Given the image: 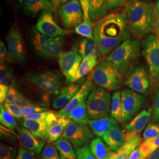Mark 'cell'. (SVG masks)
Returning a JSON list of instances; mask_svg holds the SVG:
<instances>
[{
	"label": "cell",
	"mask_w": 159,
	"mask_h": 159,
	"mask_svg": "<svg viewBox=\"0 0 159 159\" xmlns=\"http://www.w3.org/2000/svg\"><path fill=\"white\" fill-rule=\"evenodd\" d=\"M131 35L124 9L104 16L93 28V35L101 56L113 51Z\"/></svg>",
	"instance_id": "6da1fadb"
},
{
	"label": "cell",
	"mask_w": 159,
	"mask_h": 159,
	"mask_svg": "<svg viewBox=\"0 0 159 159\" xmlns=\"http://www.w3.org/2000/svg\"><path fill=\"white\" fill-rule=\"evenodd\" d=\"M131 33L140 38L153 32L156 21L154 6L142 0H131L124 8Z\"/></svg>",
	"instance_id": "7a4b0ae2"
},
{
	"label": "cell",
	"mask_w": 159,
	"mask_h": 159,
	"mask_svg": "<svg viewBox=\"0 0 159 159\" xmlns=\"http://www.w3.org/2000/svg\"><path fill=\"white\" fill-rule=\"evenodd\" d=\"M142 48V43L139 38L130 37L111 51L106 60L112 63L123 75L140 57Z\"/></svg>",
	"instance_id": "3957f363"
},
{
	"label": "cell",
	"mask_w": 159,
	"mask_h": 159,
	"mask_svg": "<svg viewBox=\"0 0 159 159\" xmlns=\"http://www.w3.org/2000/svg\"><path fill=\"white\" fill-rule=\"evenodd\" d=\"M30 38L33 50L39 57L52 59L58 57L62 52L64 37L51 38L40 33L35 27H32Z\"/></svg>",
	"instance_id": "277c9868"
},
{
	"label": "cell",
	"mask_w": 159,
	"mask_h": 159,
	"mask_svg": "<svg viewBox=\"0 0 159 159\" xmlns=\"http://www.w3.org/2000/svg\"><path fill=\"white\" fill-rule=\"evenodd\" d=\"M91 77L96 84L104 89L116 90L121 85L122 74L112 63L106 59L97 64Z\"/></svg>",
	"instance_id": "5b68a950"
},
{
	"label": "cell",
	"mask_w": 159,
	"mask_h": 159,
	"mask_svg": "<svg viewBox=\"0 0 159 159\" xmlns=\"http://www.w3.org/2000/svg\"><path fill=\"white\" fill-rule=\"evenodd\" d=\"M110 94L100 87H96L87 100V108L90 120L99 119L108 117L111 105Z\"/></svg>",
	"instance_id": "8992f818"
},
{
	"label": "cell",
	"mask_w": 159,
	"mask_h": 159,
	"mask_svg": "<svg viewBox=\"0 0 159 159\" xmlns=\"http://www.w3.org/2000/svg\"><path fill=\"white\" fill-rule=\"evenodd\" d=\"M24 79L55 96L58 94L62 84L60 73L57 70L49 69L31 71L24 75Z\"/></svg>",
	"instance_id": "52a82bcc"
},
{
	"label": "cell",
	"mask_w": 159,
	"mask_h": 159,
	"mask_svg": "<svg viewBox=\"0 0 159 159\" xmlns=\"http://www.w3.org/2000/svg\"><path fill=\"white\" fill-rule=\"evenodd\" d=\"M8 50L7 62L23 64L27 61V52L23 34L16 27H12L6 37Z\"/></svg>",
	"instance_id": "ba28073f"
},
{
	"label": "cell",
	"mask_w": 159,
	"mask_h": 159,
	"mask_svg": "<svg viewBox=\"0 0 159 159\" xmlns=\"http://www.w3.org/2000/svg\"><path fill=\"white\" fill-rule=\"evenodd\" d=\"M142 51L152 82L157 83L159 81V40L154 35L149 34L143 39Z\"/></svg>",
	"instance_id": "9c48e42d"
},
{
	"label": "cell",
	"mask_w": 159,
	"mask_h": 159,
	"mask_svg": "<svg viewBox=\"0 0 159 159\" xmlns=\"http://www.w3.org/2000/svg\"><path fill=\"white\" fill-rule=\"evenodd\" d=\"M121 122L125 123L133 119L144 106V96L132 90L125 89L121 92Z\"/></svg>",
	"instance_id": "30bf717a"
},
{
	"label": "cell",
	"mask_w": 159,
	"mask_h": 159,
	"mask_svg": "<svg viewBox=\"0 0 159 159\" xmlns=\"http://www.w3.org/2000/svg\"><path fill=\"white\" fill-rule=\"evenodd\" d=\"M125 84L132 90L148 96L150 88V75L144 64H139L131 68L127 75Z\"/></svg>",
	"instance_id": "8fae6325"
},
{
	"label": "cell",
	"mask_w": 159,
	"mask_h": 159,
	"mask_svg": "<svg viewBox=\"0 0 159 159\" xmlns=\"http://www.w3.org/2000/svg\"><path fill=\"white\" fill-rule=\"evenodd\" d=\"M58 58L61 72L67 82L73 83L83 60L79 51V47L74 46L70 50L61 52Z\"/></svg>",
	"instance_id": "7c38bea8"
},
{
	"label": "cell",
	"mask_w": 159,
	"mask_h": 159,
	"mask_svg": "<svg viewBox=\"0 0 159 159\" xmlns=\"http://www.w3.org/2000/svg\"><path fill=\"white\" fill-rule=\"evenodd\" d=\"M58 16L66 29H75L83 21V10L79 0H72L62 4Z\"/></svg>",
	"instance_id": "4fadbf2b"
},
{
	"label": "cell",
	"mask_w": 159,
	"mask_h": 159,
	"mask_svg": "<svg viewBox=\"0 0 159 159\" xmlns=\"http://www.w3.org/2000/svg\"><path fill=\"white\" fill-rule=\"evenodd\" d=\"M52 12L50 10L41 12L35 29L40 33L51 38L64 37L71 33V31L60 27L55 21Z\"/></svg>",
	"instance_id": "5bb4252c"
},
{
	"label": "cell",
	"mask_w": 159,
	"mask_h": 159,
	"mask_svg": "<svg viewBox=\"0 0 159 159\" xmlns=\"http://www.w3.org/2000/svg\"><path fill=\"white\" fill-rule=\"evenodd\" d=\"M61 137L66 138L76 148L87 145L93 134L87 125H80L70 120Z\"/></svg>",
	"instance_id": "9a60e30c"
},
{
	"label": "cell",
	"mask_w": 159,
	"mask_h": 159,
	"mask_svg": "<svg viewBox=\"0 0 159 159\" xmlns=\"http://www.w3.org/2000/svg\"><path fill=\"white\" fill-rule=\"evenodd\" d=\"M93 82L91 75L85 81L79 90L76 93L70 102L64 107L61 109L58 113L60 117H67L68 114L75 107L78 106L81 102L85 101L88 98L93 89Z\"/></svg>",
	"instance_id": "2e32d148"
},
{
	"label": "cell",
	"mask_w": 159,
	"mask_h": 159,
	"mask_svg": "<svg viewBox=\"0 0 159 159\" xmlns=\"http://www.w3.org/2000/svg\"><path fill=\"white\" fill-rule=\"evenodd\" d=\"M16 130L19 134L20 142L23 148L36 154L40 153L42 152L45 144L44 140L35 136L24 126L18 125Z\"/></svg>",
	"instance_id": "e0dca14e"
},
{
	"label": "cell",
	"mask_w": 159,
	"mask_h": 159,
	"mask_svg": "<svg viewBox=\"0 0 159 159\" xmlns=\"http://www.w3.org/2000/svg\"><path fill=\"white\" fill-rule=\"evenodd\" d=\"M83 84V80H80L62 87L58 94L53 100L52 107L60 110L64 108L70 102L76 93L79 90Z\"/></svg>",
	"instance_id": "ac0fdd59"
},
{
	"label": "cell",
	"mask_w": 159,
	"mask_h": 159,
	"mask_svg": "<svg viewBox=\"0 0 159 159\" xmlns=\"http://www.w3.org/2000/svg\"><path fill=\"white\" fill-rule=\"evenodd\" d=\"M20 5L24 12L29 17H35L43 11H54L51 0H20Z\"/></svg>",
	"instance_id": "d6986e66"
},
{
	"label": "cell",
	"mask_w": 159,
	"mask_h": 159,
	"mask_svg": "<svg viewBox=\"0 0 159 159\" xmlns=\"http://www.w3.org/2000/svg\"><path fill=\"white\" fill-rule=\"evenodd\" d=\"M83 10V21L75 29L77 34L85 38L94 39L93 35V24L90 14L89 0H79Z\"/></svg>",
	"instance_id": "ffe728a7"
},
{
	"label": "cell",
	"mask_w": 159,
	"mask_h": 159,
	"mask_svg": "<svg viewBox=\"0 0 159 159\" xmlns=\"http://www.w3.org/2000/svg\"><path fill=\"white\" fill-rule=\"evenodd\" d=\"M140 135L125 133V141L118 150L113 154L110 159H128L131 153L141 144Z\"/></svg>",
	"instance_id": "44dd1931"
},
{
	"label": "cell",
	"mask_w": 159,
	"mask_h": 159,
	"mask_svg": "<svg viewBox=\"0 0 159 159\" xmlns=\"http://www.w3.org/2000/svg\"><path fill=\"white\" fill-rule=\"evenodd\" d=\"M152 115V110L150 107L143 110L125 125V133L140 135L146 127Z\"/></svg>",
	"instance_id": "7402d4cb"
},
{
	"label": "cell",
	"mask_w": 159,
	"mask_h": 159,
	"mask_svg": "<svg viewBox=\"0 0 159 159\" xmlns=\"http://www.w3.org/2000/svg\"><path fill=\"white\" fill-rule=\"evenodd\" d=\"M88 125L94 134L102 137L111 128L119 125L118 121L113 117H106L96 120H89Z\"/></svg>",
	"instance_id": "603a6c76"
},
{
	"label": "cell",
	"mask_w": 159,
	"mask_h": 159,
	"mask_svg": "<svg viewBox=\"0 0 159 159\" xmlns=\"http://www.w3.org/2000/svg\"><path fill=\"white\" fill-rule=\"evenodd\" d=\"M102 139L110 149L116 152L125 143V133L119 125H116L106 133Z\"/></svg>",
	"instance_id": "cb8c5ba5"
},
{
	"label": "cell",
	"mask_w": 159,
	"mask_h": 159,
	"mask_svg": "<svg viewBox=\"0 0 159 159\" xmlns=\"http://www.w3.org/2000/svg\"><path fill=\"white\" fill-rule=\"evenodd\" d=\"M22 125L35 136L43 140L48 139V127L46 121L24 120Z\"/></svg>",
	"instance_id": "d4e9b609"
},
{
	"label": "cell",
	"mask_w": 159,
	"mask_h": 159,
	"mask_svg": "<svg viewBox=\"0 0 159 159\" xmlns=\"http://www.w3.org/2000/svg\"><path fill=\"white\" fill-rule=\"evenodd\" d=\"M79 51L83 58L93 57L98 58L100 56L98 47L94 39H83L80 43Z\"/></svg>",
	"instance_id": "484cf974"
},
{
	"label": "cell",
	"mask_w": 159,
	"mask_h": 159,
	"mask_svg": "<svg viewBox=\"0 0 159 159\" xmlns=\"http://www.w3.org/2000/svg\"><path fill=\"white\" fill-rule=\"evenodd\" d=\"M89 147L97 159H110L113 154L105 143L99 137L93 139Z\"/></svg>",
	"instance_id": "4316f807"
},
{
	"label": "cell",
	"mask_w": 159,
	"mask_h": 159,
	"mask_svg": "<svg viewBox=\"0 0 159 159\" xmlns=\"http://www.w3.org/2000/svg\"><path fill=\"white\" fill-rule=\"evenodd\" d=\"M6 102H11L22 107L39 106V104L34 102L24 96L14 86L10 85Z\"/></svg>",
	"instance_id": "83f0119b"
},
{
	"label": "cell",
	"mask_w": 159,
	"mask_h": 159,
	"mask_svg": "<svg viewBox=\"0 0 159 159\" xmlns=\"http://www.w3.org/2000/svg\"><path fill=\"white\" fill-rule=\"evenodd\" d=\"M54 144L59 153L60 159H77L72 144L66 138L61 137L55 142Z\"/></svg>",
	"instance_id": "f1b7e54d"
},
{
	"label": "cell",
	"mask_w": 159,
	"mask_h": 159,
	"mask_svg": "<svg viewBox=\"0 0 159 159\" xmlns=\"http://www.w3.org/2000/svg\"><path fill=\"white\" fill-rule=\"evenodd\" d=\"M67 118L80 125H86L88 124L90 119L88 115L86 102L84 101L81 102L71 110L68 114Z\"/></svg>",
	"instance_id": "f546056e"
},
{
	"label": "cell",
	"mask_w": 159,
	"mask_h": 159,
	"mask_svg": "<svg viewBox=\"0 0 159 159\" xmlns=\"http://www.w3.org/2000/svg\"><path fill=\"white\" fill-rule=\"evenodd\" d=\"M70 121V119L67 117H60L56 123L48 127V139L50 142H56L62 136Z\"/></svg>",
	"instance_id": "4dcf8cb0"
},
{
	"label": "cell",
	"mask_w": 159,
	"mask_h": 159,
	"mask_svg": "<svg viewBox=\"0 0 159 159\" xmlns=\"http://www.w3.org/2000/svg\"><path fill=\"white\" fill-rule=\"evenodd\" d=\"M97 59L98 58L93 57L83 58L76 74L74 82L78 81L83 79L86 75L90 73L94 68H96L97 66Z\"/></svg>",
	"instance_id": "1f68e13d"
},
{
	"label": "cell",
	"mask_w": 159,
	"mask_h": 159,
	"mask_svg": "<svg viewBox=\"0 0 159 159\" xmlns=\"http://www.w3.org/2000/svg\"><path fill=\"white\" fill-rule=\"evenodd\" d=\"M107 0H89L90 14L92 20H96L105 16Z\"/></svg>",
	"instance_id": "d6a6232c"
},
{
	"label": "cell",
	"mask_w": 159,
	"mask_h": 159,
	"mask_svg": "<svg viewBox=\"0 0 159 159\" xmlns=\"http://www.w3.org/2000/svg\"><path fill=\"white\" fill-rule=\"evenodd\" d=\"M0 122L1 125L5 126L13 133L18 126L16 118L2 105L0 106Z\"/></svg>",
	"instance_id": "836d02e7"
},
{
	"label": "cell",
	"mask_w": 159,
	"mask_h": 159,
	"mask_svg": "<svg viewBox=\"0 0 159 159\" xmlns=\"http://www.w3.org/2000/svg\"><path fill=\"white\" fill-rule=\"evenodd\" d=\"M111 117L119 123L121 122V92L114 91L112 94L111 105Z\"/></svg>",
	"instance_id": "e575fe53"
},
{
	"label": "cell",
	"mask_w": 159,
	"mask_h": 159,
	"mask_svg": "<svg viewBox=\"0 0 159 159\" xmlns=\"http://www.w3.org/2000/svg\"><path fill=\"white\" fill-rule=\"evenodd\" d=\"M159 148V136L154 139L143 142L139 146V148L145 159Z\"/></svg>",
	"instance_id": "d590c367"
},
{
	"label": "cell",
	"mask_w": 159,
	"mask_h": 159,
	"mask_svg": "<svg viewBox=\"0 0 159 159\" xmlns=\"http://www.w3.org/2000/svg\"><path fill=\"white\" fill-rule=\"evenodd\" d=\"M17 149L16 147H13L5 143H1L0 159H16Z\"/></svg>",
	"instance_id": "8d00e7d4"
},
{
	"label": "cell",
	"mask_w": 159,
	"mask_h": 159,
	"mask_svg": "<svg viewBox=\"0 0 159 159\" xmlns=\"http://www.w3.org/2000/svg\"><path fill=\"white\" fill-rule=\"evenodd\" d=\"M38 159H60L57 148L52 144L46 145Z\"/></svg>",
	"instance_id": "74e56055"
},
{
	"label": "cell",
	"mask_w": 159,
	"mask_h": 159,
	"mask_svg": "<svg viewBox=\"0 0 159 159\" xmlns=\"http://www.w3.org/2000/svg\"><path fill=\"white\" fill-rule=\"evenodd\" d=\"M158 136H159V125L152 123L147 125L143 134V142L153 139Z\"/></svg>",
	"instance_id": "f35d334b"
},
{
	"label": "cell",
	"mask_w": 159,
	"mask_h": 159,
	"mask_svg": "<svg viewBox=\"0 0 159 159\" xmlns=\"http://www.w3.org/2000/svg\"><path fill=\"white\" fill-rule=\"evenodd\" d=\"M75 151L77 159H97L92 153L89 145L76 148H75Z\"/></svg>",
	"instance_id": "ab89813d"
},
{
	"label": "cell",
	"mask_w": 159,
	"mask_h": 159,
	"mask_svg": "<svg viewBox=\"0 0 159 159\" xmlns=\"http://www.w3.org/2000/svg\"><path fill=\"white\" fill-rule=\"evenodd\" d=\"M4 107L16 119H20L21 118H23L21 113L22 106L11 102H6L4 104Z\"/></svg>",
	"instance_id": "60d3db41"
},
{
	"label": "cell",
	"mask_w": 159,
	"mask_h": 159,
	"mask_svg": "<svg viewBox=\"0 0 159 159\" xmlns=\"http://www.w3.org/2000/svg\"><path fill=\"white\" fill-rule=\"evenodd\" d=\"M152 122V123L159 125V88L154 98Z\"/></svg>",
	"instance_id": "b9f144b4"
},
{
	"label": "cell",
	"mask_w": 159,
	"mask_h": 159,
	"mask_svg": "<svg viewBox=\"0 0 159 159\" xmlns=\"http://www.w3.org/2000/svg\"><path fill=\"white\" fill-rule=\"evenodd\" d=\"M48 108L41 107V106H27V107H22L21 113L22 117L24 118L25 116L31 114L39 113V112H44L48 111Z\"/></svg>",
	"instance_id": "7bdbcfd3"
},
{
	"label": "cell",
	"mask_w": 159,
	"mask_h": 159,
	"mask_svg": "<svg viewBox=\"0 0 159 159\" xmlns=\"http://www.w3.org/2000/svg\"><path fill=\"white\" fill-rule=\"evenodd\" d=\"M35 152L27 150L23 147L19 148L16 159H35Z\"/></svg>",
	"instance_id": "ee69618b"
},
{
	"label": "cell",
	"mask_w": 159,
	"mask_h": 159,
	"mask_svg": "<svg viewBox=\"0 0 159 159\" xmlns=\"http://www.w3.org/2000/svg\"><path fill=\"white\" fill-rule=\"evenodd\" d=\"M126 0H107L105 7V15L114 9L117 8L122 6Z\"/></svg>",
	"instance_id": "f6af8a7d"
},
{
	"label": "cell",
	"mask_w": 159,
	"mask_h": 159,
	"mask_svg": "<svg viewBox=\"0 0 159 159\" xmlns=\"http://www.w3.org/2000/svg\"><path fill=\"white\" fill-rule=\"evenodd\" d=\"M48 112V111H44V112H39V113L31 114L25 116L23 119L24 120H36V121H46Z\"/></svg>",
	"instance_id": "bcb514c9"
},
{
	"label": "cell",
	"mask_w": 159,
	"mask_h": 159,
	"mask_svg": "<svg viewBox=\"0 0 159 159\" xmlns=\"http://www.w3.org/2000/svg\"><path fill=\"white\" fill-rule=\"evenodd\" d=\"M60 117V116H59L58 112L56 113L52 111H48L46 120V123L48 125V127H49L51 125H54V123H56Z\"/></svg>",
	"instance_id": "7dc6e473"
},
{
	"label": "cell",
	"mask_w": 159,
	"mask_h": 159,
	"mask_svg": "<svg viewBox=\"0 0 159 159\" xmlns=\"http://www.w3.org/2000/svg\"><path fill=\"white\" fill-rule=\"evenodd\" d=\"M8 50L6 44L2 41H0V62L1 64L7 62Z\"/></svg>",
	"instance_id": "c3c4849f"
},
{
	"label": "cell",
	"mask_w": 159,
	"mask_h": 159,
	"mask_svg": "<svg viewBox=\"0 0 159 159\" xmlns=\"http://www.w3.org/2000/svg\"><path fill=\"white\" fill-rule=\"evenodd\" d=\"M10 85H2L0 84V102L2 105L4 102H6V99L10 89Z\"/></svg>",
	"instance_id": "681fc988"
},
{
	"label": "cell",
	"mask_w": 159,
	"mask_h": 159,
	"mask_svg": "<svg viewBox=\"0 0 159 159\" xmlns=\"http://www.w3.org/2000/svg\"><path fill=\"white\" fill-rule=\"evenodd\" d=\"M12 68H11L7 63L1 64L0 66V79L4 77L7 74H9L11 71Z\"/></svg>",
	"instance_id": "f907efd6"
},
{
	"label": "cell",
	"mask_w": 159,
	"mask_h": 159,
	"mask_svg": "<svg viewBox=\"0 0 159 159\" xmlns=\"http://www.w3.org/2000/svg\"><path fill=\"white\" fill-rule=\"evenodd\" d=\"M128 159H145V158L143 157L139 146L131 153Z\"/></svg>",
	"instance_id": "816d5d0a"
},
{
	"label": "cell",
	"mask_w": 159,
	"mask_h": 159,
	"mask_svg": "<svg viewBox=\"0 0 159 159\" xmlns=\"http://www.w3.org/2000/svg\"><path fill=\"white\" fill-rule=\"evenodd\" d=\"M13 77H14V74H13V70H12L9 74L6 75L4 77L0 79V84L9 85L11 83Z\"/></svg>",
	"instance_id": "f5cc1de1"
},
{
	"label": "cell",
	"mask_w": 159,
	"mask_h": 159,
	"mask_svg": "<svg viewBox=\"0 0 159 159\" xmlns=\"http://www.w3.org/2000/svg\"><path fill=\"white\" fill-rule=\"evenodd\" d=\"M62 1L63 0H51L52 5L54 8V11L56 12L58 9L61 4H62Z\"/></svg>",
	"instance_id": "db71d44e"
},
{
	"label": "cell",
	"mask_w": 159,
	"mask_h": 159,
	"mask_svg": "<svg viewBox=\"0 0 159 159\" xmlns=\"http://www.w3.org/2000/svg\"><path fill=\"white\" fill-rule=\"evenodd\" d=\"M154 33V35L159 40V17H157V18H156Z\"/></svg>",
	"instance_id": "11a10c76"
},
{
	"label": "cell",
	"mask_w": 159,
	"mask_h": 159,
	"mask_svg": "<svg viewBox=\"0 0 159 159\" xmlns=\"http://www.w3.org/2000/svg\"><path fill=\"white\" fill-rule=\"evenodd\" d=\"M146 159H159V148Z\"/></svg>",
	"instance_id": "9f6ffc18"
},
{
	"label": "cell",
	"mask_w": 159,
	"mask_h": 159,
	"mask_svg": "<svg viewBox=\"0 0 159 159\" xmlns=\"http://www.w3.org/2000/svg\"><path fill=\"white\" fill-rule=\"evenodd\" d=\"M154 8H155V11H156V17H159V0H157L155 2Z\"/></svg>",
	"instance_id": "6f0895ef"
},
{
	"label": "cell",
	"mask_w": 159,
	"mask_h": 159,
	"mask_svg": "<svg viewBox=\"0 0 159 159\" xmlns=\"http://www.w3.org/2000/svg\"><path fill=\"white\" fill-rule=\"evenodd\" d=\"M70 1H72V0H63V1H62V4H64L66 3V2H68Z\"/></svg>",
	"instance_id": "680465c9"
}]
</instances>
